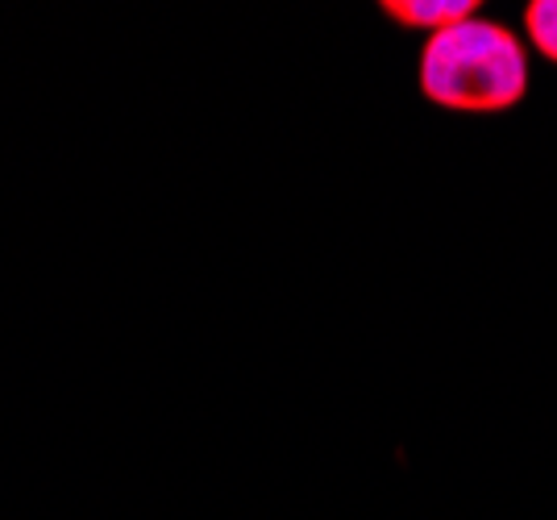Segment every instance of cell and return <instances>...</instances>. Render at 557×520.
<instances>
[{"label": "cell", "mask_w": 557, "mask_h": 520, "mask_svg": "<svg viewBox=\"0 0 557 520\" xmlns=\"http://www.w3.org/2000/svg\"><path fill=\"white\" fill-rule=\"evenodd\" d=\"M420 92L449 113H504L529 92V50L508 25L466 17L429 34L420 50Z\"/></svg>", "instance_id": "obj_1"}, {"label": "cell", "mask_w": 557, "mask_h": 520, "mask_svg": "<svg viewBox=\"0 0 557 520\" xmlns=\"http://www.w3.org/2000/svg\"><path fill=\"white\" fill-rule=\"evenodd\" d=\"M524 29L529 42L541 50V59L557 63V0H533L524 13Z\"/></svg>", "instance_id": "obj_3"}, {"label": "cell", "mask_w": 557, "mask_h": 520, "mask_svg": "<svg viewBox=\"0 0 557 520\" xmlns=\"http://www.w3.org/2000/svg\"><path fill=\"white\" fill-rule=\"evenodd\" d=\"M383 13L399 25L442 34V29H449V25L474 17V4H470V0H387Z\"/></svg>", "instance_id": "obj_2"}]
</instances>
